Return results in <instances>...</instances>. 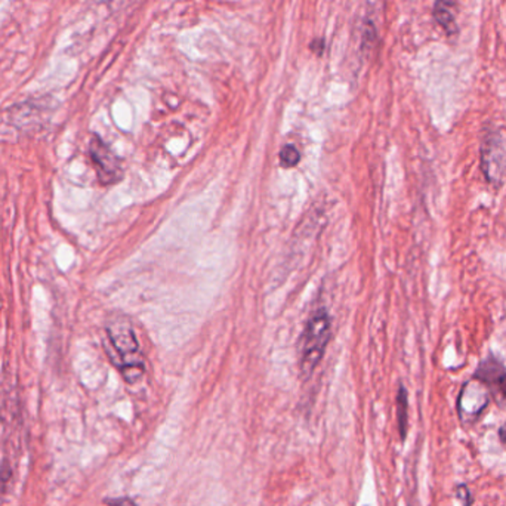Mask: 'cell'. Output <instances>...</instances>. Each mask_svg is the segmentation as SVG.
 Returning a JSON list of instances; mask_svg holds the SVG:
<instances>
[{"label": "cell", "mask_w": 506, "mask_h": 506, "mask_svg": "<svg viewBox=\"0 0 506 506\" xmlns=\"http://www.w3.org/2000/svg\"><path fill=\"white\" fill-rule=\"evenodd\" d=\"M110 360L128 384H137L144 376V358L132 326L126 322H114L107 327Z\"/></svg>", "instance_id": "cell-1"}, {"label": "cell", "mask_w": 506, "mask_h": 506, "mask_svg": "<svg viewBox=\"0 0 506 506\" xmlns=\"http://www.w3.org/2000/svg\"><path fill=\"white\" fill-rule=\"evenodd\" d=\"M332 335V320L325 308L317 309L311 314L306 327L299 337V370L302 378L308 379L314 370L322 362L326 346L329 344Z\"/></svg>", "instance_id": "cell-2"}, {"label": "cell", "mask_w": 506, "mask_h": 506, "mask_svg": "<svg viewBox=\"0 0 506 506\" xmlns=\"http://www.w3.org/2000/svg\"><path fill=\"white\" fill-rule=\"evenodd\" d=\"M89 157H91L95 173H97L98 182L101 185L107 187V185H114L122 181L123 166H122L121 159L112 153V150L98 135H92L91 138Z\"/></svg>", "instance_id": "cell-3"}, {"label": "cell", "mask_w": 506, "mask_h": 506, "mask_svg": "<svg viewBox=\"0 0 506 506\" xmlns=\"http://www.w3.org/2000/svg\"><path fill=\"white\" fill-rule=\"evenodd\" d=\"M482 169L487 181L499 184L506 169V147L498 132H487L482 138Z\"/></svg>", "instance_id": "cell-4"}, {"label": "cell", "mask_w": 506, "mask_h": 506, "mask_svg": "<svg viewBox=\"0 0 506 506\" xmlns=\"http://www.w3.org/2000/svg\"><path fill=\"white\" fill-rule=\"evenodd\" d=\"M489 404L487 386L477 379L466 382L459 394V419L463 423H474Z\"/></svg>", "instance_id": "cell-5"}, {"label": "cell", "mask_w": 506, "mask_h": 506, "mask_svg": "<svg viewBox=\"0 0 506 506\" xmlns=\"http://www.w3.org/2000/svg\"><path fill=\"white\" fill-rule=\"evenodd\" d=\"M474 379L482 382L487 388L496 391L499 397L506 403V369L498 358L489 357L478 365Z\"/></svg>", "instance_id": "cell-6"}, {"label": "cell", "mask_w": 506, "mask_h": 506, "mask_svg": "<svg viewBox=\"0 0 506 506\" xmlns=\"http://www.w3.org/2000/svg\"><path fill=\"white\" fill-rule=\"evenodd\" d=\"M434 14L437 24L446 32L449 36L458 33L456 16H458V5L456 0H434Z\"/></svg>", "instance_id": "cell-7"}, {"label": "cell", "mask_w": 506, "mask_h": 506, "mask_svg": "<svg viewBox=\"0 0 506 506\" xmlns=\"http://www.w3.org/2000/svg\"><path fill=\"white\" fill-rule=\"evenodd\" d=\"M397 423L398 434L402 442H406L407 430H409V397L404 385L398 386L397 393Z\"/></svg>", "instance_id": "cell-8"}, {"label": "cell", "mask_w": 506, "mask_h": 506, "mask_svg": "<svg viewBox=\"0 0 506 506\" xmlns=\"http://www.w3.org/2000/svg\"><path fill=\"white\" fill-rule=\"evenodd\" d=\"M301 161V153L295 145H285L280 150V163L283 168H295Z\"/></svg>", "instance_id": "cell-9"}, {"label": "cell", "mask_w": 506, "mask_h": 506, "mask_svg": "<svg viewBox=\"0 0 506 506\" xmlns=\"http://www.w3.org/2000/svg\"><path fill=\"white\" fill-rule=\"evenodd\" d=\"M456 491H458L459 498L462 499V501H465V505L463 506L472 505V502H474V498H472V494H471L470 489H468V486H466V484H459V486L456 487Z\"/></svg>", "instance_id": "cell-10"}, {"label": "cell", "mask_w": 506, "mask_h": 506, "mask_svg": "<svg viewBox=\"0 0 506 506\" xmlns=\"http://www.w3.org/2000/svg\"><path fill=\"white\" fill-rule=\"evenodd\" d=\"M104 503L109 506H138L137 503L133 502L132 499L129 498L105 499Z\"/></svg>", "instance_id": "cell-11"}, {"label": "cell", "mask_w": 506, "mask_h": 506, "mask_svg": "<svg viewBox=\"0 0 506 506\" xmlns=\"http://www.w3.org/2000/svg\"><path fill=\"white\" fill-rule=\"evenodd\" d=\"M499 442L506 449V421L503 422V425L499 428Z\"/></svg>", "instance_id": "cell-12"}, {"label": "cell", "mask_w": 506, "mask_h": 506, "mask_svg": "<svg viewBox=\"0 0 506 506\" xmlns=\"http://www.w3.org/2000/svg\"><path fill=\"white\" fill-rule=\"evenodd\" d=\"M323 46H325V42H323L322 39H318L317 42H313V44H311V49L316 51V49L318 48V54H322Z\"/></svg>", "instance_id": "cell-13"}]
</instances>
